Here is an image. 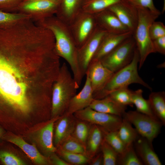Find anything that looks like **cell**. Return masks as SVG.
<instances>
[{"mask_svg":"<svg viewBox=\"0 0 165 165\" xmlns=\"http://www.w3.org/2000/svg\"><path fill=\"white\" fill-rule=\"evenodd\" d=\"M22 0H0V10L11 12L13 10H16Z\"/></svg>","mask_w":165,"mask_h":165,"instance_id":"cell-39","label":"cell"},{"mask_svg":"<svg viewBox=\"0 0 165 165\" xmlns=\"http://www.w3.org/2000/svg\"><path fill=\"white\" fill-rule=\"evenodd\" d=\"M139 56L136 48L133 58L127 65L117 72L107 83L103 89L94 97V99H101L107 96L111 92L117 89L128 87L130 84L141 85L150 90L152 88L139 76L138 70Z\"/></svg>","mask_w":165,"mask_h":165,"instance_id":"cell-4","label":"cell"},{"mask_svg":"<svg viewBox=\"0 0 165 165\" xmlns=\"http://www.w3.org/2000/svg\"><path fill=\"white\" fill-rule=\"evenodd\" d=\"M136 48L135 42L132 35L100 61L105 67L115 73L131 62Z\"/></svg>","mask_w":165,"mask_h":165,"instance_id":"cell-6","label":"cell"},{"mask_svg":"<svg viewBox=\"0 0 165 165\" xmlns=\"http://www.w3.org/2000/svg\"><path fill=\"white\" fill-rule=\"evenodd\" d=\"M57 148L66 152L87 155L86 148L72 135L64 140Z\"/></svg>","mask_w":165,"mask_h":165,"instance_id":"cell-34","label":"cell"},{"mask_svg":"<svg viewBox=\"0 0 165 165\" xmlns=\"http://www.w3.org/2000/svg\"><path fill=\"white\" fill-rule=\"evenodd\" d=\"M103 139L101 128L95 124H91L86 147L87 156L91 160L98 152Z\"/></svg>","mask_w":165,"mask_h":165,"instance_id":"cell-23","label":"cell"},{"mask_svg":"<svg viewBox=\"0 0 165 165\" xmlns=\"http://www.w3.org/2000/svg\"><path fill=\"white\" fill-rule=\"evenodd\" d=\"M101 129L105 140L116 152L118 155L123 153L127 147L120 138L117 131H108Z\"/></svg>","mask_w":165,"mask_h":165,"instance_id":"cell-30","label":"cell"},{"mask_svg":"<svg viewBox=\"0 0 165 165\" xmlns=\"http://www.w3.org/2000/svg\"><path fill=\"white\" fill-rule=\"evenodd\" d=\"M132 91L128 87L120 88L110 93L108 96L119 104L125 106L133 107Z\"/></svg>","mask_w":165,"mask_h":165,"instance_id":"cell-31","label":"cell"},{"mask_svg":"<svg viewBox=\"0 0 165 165\" xmlns=\"http://www.w3.org/2000/svg\"><path fill=\"white\" fill-rule=\"evenodd\" d=\"M74 115L77 119L96 125L108 131H117L123 120L121 117L97 112L89 107L75 112Z\"/></svg>","mask_w":165,"mask_h":165,"instance_id":"cell-9","label":"cell"},{"mask_svg":"<svg viewBox=\"0 0 165 165\" xmlns=\"http://www.w3.org/2000/svg\"><path fill=\"white\" fill-rule=\"evenodd\" d=\"M117 164L120 165H143L134 149V144L127 147L122 154L118 155Z\"/></svg>","mask_w":165,"mask_h":165,"instance_id":"cell-29","label":"cell"},{"mask_svg":"<svg viewBox=\"0 0 165 165\" xmlns=\"http://www.w3.org/2000/svg\"><path fill=\"white\" fill-rule=\"evenodd\" d=\"M155 51L162 54H165V36L152 40Z\"/></svg>","mask_w":165,"mask_h":165,"instance_id":"cell-40","label":"cell"},{"mask_svg":"<svg viewBox=\"0 0 165 165\" xmlns=\"http://www.w3.org/2000/svg\"><path fill=\"white\" fill-rule=\"evenodd\" d=\"M121 0H83L82 6V10L85 12L94 14L108 9Z\"/></svg>","mask_w":165,"mask_h":165,"instance_id":"cell-27","label":"cell"},{"mask_svg":"<svg viewBox=\"0 0 165 165\" xmlns=\"http://www.w3.org/2000/svg\"><path fill=\"white\" fill-rule=\"evenodd\" d=\"M143 93L142 90L140 89L134 91H132V101L133 105L136 107V111L158 119L153 114L148 99L146 100L143 97Z\"/></svg>","mask_w":165,"mask_h":165,"instance_id":"cell-26","label":"cell"},{"mask_svg":"<svg viewBox=\"0 0 165 165\" xmlns=\"http://www.w3.org/2000/svg\"><path fill=\"white\" fill-rule=\"evenodd\" d=\"M23 0H22V1H23Z\"/></svg>","mask_w":165,"mask_h":165,"instance_id":"cell-46","label":"cell"},{"mask_svg":"<svg viewBox=\"0 0 165 165\" xmlns=\"http://www.w3.org/2000/svg\"><path fill=\"white\" fill-rule=\"evenodd\" d=\"M100 149L103 157V165L117 164L118 154L104 139Z\"/></svg>","mask_w":165,"mask_h":165,"instance_id":"cell-35","label":"cell"},{"mask_svg":"<svg viewBox=\"0 0 165 165\" xmlns=\"http://www.w3.org/2000/svg\"><path fill=\"white\" fill-rule=\"evenodd\" d=\"M150 38L152 40L165 36V26L160 21L153 22L149 28Z\"/></svg>","mask_w":165,"mask_h":165,"instance_id":"cell-37","label":"cell"},{"mask_svg":"<svg viewBox=\"0 0 165 165\" xmlns=\"http://www.w3.org/2000/svg\"><path fill=\"white\" fill-rule=\"evenodd\" d=\"M133 144L136 152L143 164L162 165L158 156L154 151L152 144L146 139L139 136Z\"/></svg>","mask_w":165,"mask_h":165,"instance_id":"cell-19","label":"cell"},{"mask_svg":"<svg viewBox=\"0 0 165 165\" xmlns=\"http://www.w3.org/2000/svg\"><path fill=\"white\" fill-rule=\"evenodd\" d=\"M56 125L54 136V143L57 148L61 142L74 131L77 118L74 114L65 113L60 116Z\"/></svg>","mask_w":165,"mask_h":165,"instance_id":"cell-17","label":"cell"},{"mask_svg":"<svg viewBox=\"0 0 165 165\" xmlns=\"http://www.w3.org/2000/svg\"><path fill=\"white\" fill-rule=\"evenodd\" d=\"M155 116L165 125V92L164 91L152 92L148 99Z\"/></svg>","mask_w":165,"mask_h":165,"instance_id":"cell-24","label":"cell"},{"mask_svg":"<svg viewBox=\"0 0 165 165\" xmlns=\"http://www.w3.org/2000/svg\"><path fill=\"white\" fill-rule=\"evenodd\" d=\"M49 56L24 43L0 40V113L31 109L34 93H50L55 80Z\"/></svg>","mask_w":165,"mask_h":165,"instance_id":"cell-1","label":"cell"},{"mask_svg":"<svg viewBox=\"0 0 165 165\" xmlns=\"http://www.w3.org/2000/svg\"><path fill=\"white\" fill-rule=\"evenodd\" d=\"M28 22H29V21H28ZM31 23H32V22H31Z\"/></svg>","mask_w":165,"mask_h":165,"instance_id":"cell-45","label":"cell"},{"mask_svg":"<svg viewBox=\"0 0 165 165\" xmlns=\"http://www.w3.org/2000/svg\"><path fill=\"white\" fill-rule=\"evenodd\" d=\"M138 20L136 28L133 33L139 56V69L142 67L148 56L156 53L149 32L152 23L160 15L149 9L137 7Z\"/></svg>","mask_w":165,"mask_h":165,"instance_id":"cell-5","label":"cell"},{"mask_svg":"<svg viewBox=\"0 0 165 165\" xmlns=\"http://www.w3.org/2000/svg\"><path fill=\"white\" fill-rule=\"evenodd\" d=\"M107 33L97 26L84 43L78 49L79 63L83 76L102 39Z\"/></svg>","mask_w":165,"mask_h":165,"instance_id":"cell-11","label":"cell"},{"mask_svg":"<svg viewBox=\"0 0 165 165\" xmlns=\"http://www.w3.org/2000/svg\"><path fill=\"white\" fill-rule=\"evenodd\" d=\"M83 88L71 99L65 113L74 114L75 112L89 107L94 100L93 93L88 74Z\"/></svg>","mask_w":165,"mask_h":165,"instance_id":"cell-15","label":"cell"},{"mask_svg":"<svg viewBox=\"0 0 165 165\" xmlns=\"http://www.w3.org/2000/svg\"><path fill=\"white\" fill-rule=\"evenodd\" d=\"M123 118L135 127L141 136L152 144L154 140L160 132L162 123L159 119L136 111L126 112Z\"/></svg>","mask_w":165,"mask_h":165,"instance_id":"cell-7","label":"cell"},{"mask_svg":"<svg viewBox=\"0 0 165 165\" xmlns=\"http://www.w3.org/2000/svg\"><path fill=\"white\" fill-rule=\"evenodd\" d=\"M86 73L90 81L94 98L103 89L114 73L105 67L100 60H94L90 61Z\"/></svg>","mask_w":165,"mask_h":165,"instance_id":"cell-12","label":"cell"},{"mask_svg":"<svg viewBox=\"0 0 165 165\" xmlns=\"http://www.w3.org/2000/svg\"><path fill=\"white\" fill-rule=\"evenodd\" d=\"M97 25L109 33L120 34L130 31L116 15L108 9L94 14Z\"/></svg>","mask_w":165,"mask_h":165,"instance_id":"cell-14","label":"cell"},{"mask_svg":"<svg viewBox=\"0 0 165 165\" xmlns=\"http://www.w3.org/2000/svg\"><path fill=\"white\" fill-rule=\"evenodd\" d=\"M5 132L4 129L0 126V138H2L3 135L5 134Z\"/></svg>","mask_w":165,"mask_h":165,"instance_id":"cell-43","label":"cell"},{"mask_svg":"<svg viewBox=\"0 0 165 165\" xmlns=\"http://www.w3.org/2000/svg\"><path fill=\"white\" fill-rule=\"evenodd\" d=\"M56 152L63 160L71 165L85 164L90 162V160L86 155L69 152L58 148Z\"/></svg>","mask_w":165,"mask_h":165,"instance_id":"cell-33","label":"cell"},{"mask_svg":"<svg viewBox=\"0 0 165 165\" xmlns=\"http://www.w3.org/2000/svg\"><path fill=\"white\" fill-rule=\"evenodd\" d=\"M54 153L50 155V160H49L50 163L56 165H71L59 157L55 154Z\"/></svg>","mask_w":165,"mask_h":165,"instance_id":"cell-41","label":"cell"},{"mask_svg":"<svg viewBox=\"0 0 165 165\" xmlns=\"http://www.w3.org/2000/svg\"><path fill=\"white\" fill-rule=\"evenodd\" d=\"M2 139L18 146L35 163L39 165H48L49 160L42 155L33 145L26 142L21 138L5 134Z\"/></svg>","mask_w":165,"mask_h":165,"instance_id":"cell-18","label":"cell"},{"mask_svg":"<svg viewBox=\"0 0 165 165\" xmlns=\"http://www.w3.org/2000/svg\"><path fill=\"white\" fill-rule=\"evenodd\" d=\"M39 24L52 33L57 54L68 64L73 78L80 86L84 76L79 63L78 48L69 25L54 15L40 21Z\"/></svg>","mask_w":165,"mask_h":165,"instance_id":"cell-2","label":"cell"},{"mask_svg":"<svg viewBox=\"0 0 165 165\" xmlns=\"http://www.w3.org/2000/svg\"><path fill=\"white\" fill-rule=\"evenodd\" d=\"M62 0H24L16 9L31 18L38 16L39 21L57 13Z\"/></svg>","mask_w":165,"mask_h":165,"instance_id":"cell-8","label":"cell"},{"mask_svg":"<svg viewBox=\"0 0 165 165\" xmlns=\"http://www.w3.org/2000/svg\"><path fill=\"white\" fill-rule=\"evenodd\" d=\"M165 11V0H163V5L162 9V13H163Z\"/></svg>","mask_w":165,"mask_h":165,"instance_id":"cell-44","label":"cell"},{"mask_svg":"<svg viewBox=\"0 0 165 165\" xmlns=\"http://www.w3.org/2000/svg\"><path fill=\"white\" fill-rule=\"evenodd\" d=\"M91 124L77 119L75 127L72 136L86 148V142Z\"/></svg>","mask_w":165,"mask_h":165,"instance_id":"cell-28","label":"cell"},{"mask_svg":"<svg viewBox=\"0 0 165 165\" xmlns=\"http://www.w3.org/2000/svg\"><path fill=\"white\" fill-rule=\"evenodd\" d=\"M89 107L97 112L122 117L127 108L126 106L119 104L108 96L101 99H94Z\"/></svg>","mask_w":165,"mask_h":165,"instance_id":"cell-20","label":"cell"},{"mask_svg":"<svg viewBox=\"0 0 165 165\" xmlns=\"http://www.w3.org/2000/svg\"><path fill=\"white\" fill-rule=\"evenodd\" d=\"M131 125L123 118L122 123L117 130L120 138L126 147L133 144L139 136L136 129Z\"/></svg>","mask_w":165,"mask_h":165,"instance_id":"cell-25","label":"cell"},{"mask_svg":"<svg viewBox=\"0 0 165 165\" xmlns=\"http://www.w3.org/2000/svg\"><path fill=\"white\" fill-rule=\"evenodd\" d=\"M69 25L78 49L84 43L97 26L94 14L82 10Z\"/></svg>","mask_w":165,"mask_h":165,"instance_id":"cell-10","label":"cell"},{"mask_svg":"<svg viewBox=\"0 0 165 165\" xmlns=\"http://www.w3.org/2000/svg\"><path fill=\"white\" fill-rule=\"evenodd\" d=\"M132 35L131 31L120 34L107 33L102 39L92 60H100Z\"/></svg>","mask_w":165,"mask_h":165,"instance_id":"cell-16","label":"cell"},{"mask_svg":"<svg viewBox=\"0 0 165 165\" xmlns=\"http://www.w3.org/2000/svg\"><path fill=\"white\" fill-rule=\"evenodd\" d=\"M83 0H62L56 16L69 24L82 10Z\"/></svg>","mask_w":165,"mask_h":165,"instance_id":"cell-21","label":"cell"},{"mask_svg":"<svg viewBox=\"0 0 165 165\" xmlns=\"http://www.w3.org/2000/svg\"><path fill=\"white\" fill-rule=\"evenodd\" d=\"M0 163L4 165H24L25 163L13 153L0 148Z\"/></svg>","mask_w":165,"mask_h":165,"instance_id":"cell-36","label":"cell"},{"mask_svg":"<svg viewBox=\"0 0 165 165\" xmlns=\"http://www.w3.org/2000/svg\"><path fill=\"white\" fill-rule=\"evenodd\" d=\"M31 18L26 14L14 13L0 10V28L7 27L20 21Z\"/></svg>","mask_w":165,"mask_h":165,"instance_id":"cell-32","label":"cell"},{"mask_svg":"<svg viewBox=\"0 0 165 165\" xmlns=\"http://www.w3.org/2000/svg\"><path fill=\"white\" fill-rule=\"evenodd\" d=\"M90 161V164L91 165H103V157L101 152H98Z\"/></svg>","mask_w":165,"mask_h":165,"instance_id":"cell-42","label":"cell"},{"mask_svg":"<svg viewBox=\"0 0 165 165\" xmlns=\"http://www.w3.org/2000/svg\"><path fill=\"white\" fill-rule=\"evenodd\" d=\"M60 116L52 118L39 131L38 140L42 148L47 154L56 152L57 148L53 143L54 125Z\"/></svg>","mask_w":165,"mask_h":165,"instance_id":"cell-22","label":"cell"},{"mask_svg":"<svg viewBox=\"0 0 165 165\" xmlns=\"http://www.w3.org/2000/svg\"><path fill=\"white\" fill-rule=\"evenodd\" d=\"M113 12L121 23L133 33L138 22L137 8L125 0L114 4L108 9Z\"/></svg>","mask_w":165,"mask_h":165,"instance_id":"cell-13","label":"cell"},{"mask_svg":"<svg viewBox=\"0 0 165 165\" xmlns=\"http://www.w3.org/2000/svg\"><path fill=\"white\" fill-rule=\"evenodd\" d=\"M79 86L74 79L66 64L61 66L53 85L51 95V117L64 113L72 98L77 94Z\"/></svg>","mask_w":165,"mask_h":165,"instance_id":"cell-3","label":"cell"},{"mask_svg":"<svg viewBox=\"0 0 165 165\" xmlns=\"http://www.w3.org/2000/svg\"><path fill=\"white\" fill-rule=\"evenodd\" d=\"M137 7L147 8L151 11L160 15L161 13L154 5L153 0H125Z\"/></svg>","mask_w":165,"mask_h":165,"instance_id":"cell-38","label":"cell"}]
</instances>
